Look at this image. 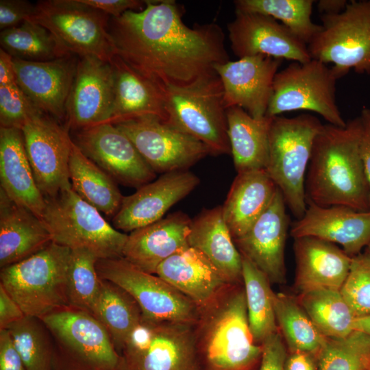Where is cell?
I'll return each mask as SVG.
<instances>
[{
  "mask_svg": "<svg viewBox=\"0 0 370 370\" xmlns=\"http://www.w3.org/2000/svg\"><path fill=\"white\" fill-rule=\"evenodd\" d=\"M92 316L106 328L120 355L130 334L140 323L142 312L125 290L101 279V293Z\"/></svg>",
  "mask_w": 370,
  "mask_h": 370,
  "instance_id": "cell-34",
  "label": "cell"
},
{
  "mask_svg": "<svg viewBox=\"0 0 370 370\" xmlns=\"http://www.w3.org/2000/svg\"><path fill=\"white\" fill-rule=\"evenodd\" d=\"M21 130L36 185L45 198L71 188L69 164L73 140L67 128L42 113L29 119Z\"/></svg>",
  "mask_w": 370,
  "mask_h": 370,
  "instance_id": "cell-15",
  "label": "cell"
},
{
  "mask_svg": "<svg viewBox=\"0 0 370 370\" xmlns=\"http://www.w3.org/2000/svg\"><path fill=\"white\" fill-rule=\"evenodd\" d=\"M297 299L326 338H343L354 331L356 317L340 290H313L300 293Z\"/></svg>",
  "mask_w": 370,
  "mask_h": 370,
  "instance_id": "cell-37",
  "label": "cell"
},
{
  "mask_svg": "<svg viewBox=\"0 0 370 370\" xmlns=\"http://www.w3.org/2000/svg\"><path fill=\"white\" fill-rule=\"evenodd\" d=\"M321 20V29L307 45L311 59L333 64L338 78L352 69L370 74V0L348 1L343 11Z\"/></svg>",
  "mask_w": 370,
  "mask_h": 370,
  "instance_id": "cell-10",
  "label": "cell"
},
{
  "mask_svg": "<svg viewBox=\"0 0 370 370\" xmlns=\"http://www.w3.org/2000/svg\"><path fill=\"white\" fill-rule=\"evenodd\" d=\"M0 44L13 58L25 61L45 62L71 55L48 29L29 21L1 30Z\"/></svg>",
  "mask_w": 370,
  "mask_h": 370,
  "instance_id": "cell-38",
  "label": "cell"
},
{
  "mask_svg": "<svg viewBox=\"0 0 370 370\" xmlns=\"http://www.w3.org/2000/svg\"><path fill=\"white\" fill-rule=\"evenodd\" d=\"M73 142L86 157L123 185L140 188L156 177V173L131 140L114 124L102 123L77 131Z\"/></svg>",
  "mask_w": 370,
  "mask_h": 370,
  "instance_id": "cell-16",
  "label": "cell"
},
{
  "mask_svg": "<svg viewBox=\"0 0 370 370\" xmlns=\"http://www.w3.org/2000/svg\"><path fill=\"white\" fill-rule=\"evenodd\" d=\"M370 336L354 330L343 338H327L316 357L318 370H366Z\"/></svg>",
  "mask_w": 370,
  "mask_h": 370,
  "instance_id": "cell-42",
  "label": "cell"
},
{
  "mask_svg": "<svg viewBox=\"0 0 370 370\" xmlns=\"http://www.w3.org/2000/svg\"><path fill=\"white\" fill-rule=\"evenodd\" d=\"M98 260L87 250H71L67 280L69 305L92 315L101 289V279L96 269Z\"/></svg>",
  "mask_w": 370,
  "mask_h": 370,
  "instance_id": "cell-41",
  "label": "cell"
},
{
  "mask_svg": "<svg viewBox=\"0 0 370 370\" xmlns=\"http://www.w3.org/2000/svg\"><path fill=\"white\" fill-rule=\"evenodd\" d=\"M282 62L281 59L258 55L217 65L215 71L223 85L226 109L238 106L254 118L264 117Z\"/></svg>",
  "mask_w": 370,
  "mask_h": 370,
  "instance_id": "cell-19",
  "label": "cell"
},
{
  "mask_svg": "<svg viewBox=\"0 0 370 370\" xmlns=\"http://www.w3.org/2000/svg\"><path fill=\"white\" fill-rule=\"evenodd\" d=\"M25 316L18 304L0 284V330L7 329Z\"/></svg>",
  "mask_w": 370,
  "mask_h": 370,
  "instance_id": "cell-49",
  "label": "cell"
},
{
  "mask_svg": "<svg viewBox=\"0 0 370 370\" xmlns=\"http://www.w3.org/2000/svg\"><path fill=\"white\" fill-rule=\"evenodd\" d=\"M114 125L156 173L186 170L210 154L201 141L158 117H138Z\"/></svg>",
  "mask_w": 370,
  "mask_h": 370,
  "instance_id": "cell-14",
  "label": "cell"
},
{
  "mask_svg": "<svg viewBox=\"0 0 370 370\" xmlns=\"http://www.w3.org/2000/svg\"><path fill=\"white\" fill-rule=\"evenodd\" d=\"M366 251L370 255V242L367 246Z\"/></svg>",
  "mask_w": 370,
  "mask_h": 370,
  "instance_id": "cell-56",
  "label": "cell"
},
{
  "mask_svg": "<svg viewBox=\"0 0 370 370\" xmlns=\"http://www.w3.org/2000/svg\"><path fill=\"white\" fill-rule=\"evenodd\" d=\"M113 99L110 63L93 56L78 58L66 106V127L79 131L109 123Z\"/></svg>",
  "mask_w": 370,
  "mask_h": 370,
  "instance_id": "cell-18",
  "label": "cell"
},
{
  "mask_svg": "<svg viewBox=\"0 0 370 370\" xmlns=\"http://www.w3.org/2000/svg\"><path fill=\"white\" fill-rule=\"evenodd\" d=\"M166 122L204 143L210 154L231 153L223 88L217 74L164 90Z\"/></svg>",
  "mask_w": 370,
  "mask_h": 370,
  "instance_id": "cell-8",
  "label": "cell"
},
{
  "mask_svg": "<svg viewBox=\"0 0 370 370\" xmlns=\"http://www.w3.org/2000/svg\"><path fill=\"white\" fill-rule=\"evenodd\" d=\"M114 77L112 124L142 116L167 119L164 90L114 55L110 61Z\"/></svg>",
  "mask_w": 370,
  "mask_h": 370,
  "instance_id": "cell-27",
  "label": "cell"
},
{
  "mask_svg": "<svg viewBox=\"0 0 370 370\" xmlns=\"http://www.w3.org/2000/svg\"><path fill=\"white\" fill-rule=\"evenodd\" d=\"M275 319L290 352H301L315 358L326 342L295 297L283 293L273 296Z\"/></svg>",
  "mask_w": 370,
  "mask_h": 370,
  "instance_id": "cell-35",
  "label": "cell"
},
{
  "mask_svg": "<svg viewBox=\"0 0 370 370\" xmlns=\"http://www.w3.org/2000/svg\"><path fill=\"white\" fill-rule=\"evenodd\" d=\"M242 281L250 330L254 341L261 345L268 336L278 330L274 309V292L267 275L243 256Z\"/></svg>",
  "mask_w": 370,
  "mask_h": 370,
  "instance_id": "cell-36",
  "label": "cell"
},
{
  "mask_svg": "<svg viewBox=\"0 0 370 370\" xmlns=\"http://www.w3.org/2000/svg\"><path fill=\"white\" fill-rule=\"evenodd\" d=\"M295 285L299 293L340 290L350 269L352 257L336 245L314 237L294 238Z\"/></svg>",
  "mask_w": 370,
  "mask_h": 370,
  "instance_id": "cell-26",
  "label": "cell"
},
{
  "mask_svg": "<svg viewBox=\"0 0 370 370\" xmlns=\"http://www.w3.org/2000/svg\"><path fill=\"white\" fill-rule=\"evenodd\" d=\"M290 234L294 238L309 236L339 245L354 257L370 242V210L307 202L304 214L292 223Z\"/></svg>",
  "mask_w": 370,
  "mask_h": 370,
  "instance_id": "cell-23",
  "label": "cell"
},
{
  "mask_svg": "<svg viewBox=\"0 0 370 370\" xmlns=\"http://www.w3.org/2000/svg\"><path fill=\"white\" fill-rule=\"evenodd\" d=\"M227 134L237 173L265 169L273 117L256 119L241 107L227 109Z\"/></svg>",
  "mask_w": 370,
  "mask_h": 370,
  "instance_id": "cell-32",
  "label": "cell"
},
{
  "mask_svg": "<svg viewBox=\"0 0 370 370\" xmlns=\"http://www.w3.org/2000/svg\"><path fill=\"white\" fill-rule=\"evenodd\" d=\"M359 116L345 127L323 125L316 136L305 181L306 201L370 210V185L360 153Z\"/></svg>",
  "mask_w": 370,
  "mask_h": 370,
  "instance_id": "cell-2",
  "label": "cell"
},
{
  "mask_svg": "<svg viewBox=\"0 0 370 370\" xmlns=\"http://www.w3.org/2000/svg\"><path fill=\"white\" fill-rule=\"evenodd\" d=\"M332 68L314 59L293 62L278 71L266 115L273 117L293 110H307L321 116L329 124L345 127L336 101L338 79Z\"/></svg>",
  "mask_w": 370,
  "mask_h": 370,
  "instance_id": "cell-12",
  "label": "cell"
},
{
  "mask_svg": "<svg viewBox=\"0 0 370 370\" xmlns=\"http://www.w3.org/2000/svg\"><path fill=\"white\" fill-rule=\"evenodd\" d=\"M284 370H318L316 358L301 352L290 353L286 358Z\"/></svg>",
  "mask_w": 370,
  "mask_h": 370,
  "instance_id": "cell-51",
  "label": "cell"
},
{
  "mask_svg": "<svg viewBox=\"0 0 370 370\" xmlns=\"http://www.w3.org/2000/svg\"><path fill=\"white\" fill-rule=\"evenodd\" d=\"M323 125L308 113L292 118L273 116L271 124L265 170L296 219L303 217L307 208L306 173L314 139Z\"/></svg>",
  "mask_w": 370,
  "mask_h": 370,
  "instance_id": "cell-4",
  "label": "cell"
},
{
  "mask_svg": "<svg viewBox=\"0 0 370 370\" xmlns=\"http://www.w3.org/2000/svg\"><path fill=\"white\" fill-rule=\"evenodd\" d=\"M288 225L286 205L278 188L269 206L249 230L234 240L241 254L272 283L286 282L285 245Z\"/></svg>",
  "mask_w": 370,
  "mask_h": 370,
  "instance_id": "cell-21",
  "label": "cell"
},
{
  "mask_svg": "<svg viewBox=\"0 0 370 370\" xmlns=\"http://www.w3.org/2000/svg\"><path fill=\"white\" fill-rule=\"evenodd\" d=\"M229 286L199 310L195 334L201 370H252L262 345L250 330L244 288Z\"/></svg>",
  "mask_w": 370,
  "mask_h": 370,
  "instance_id": "cell-3",
  "label": "cell"
},
{
  "mask_svg": "<svg viewBox=\"0 0 370 370\" xmlns=\"http://www.w3.org/2000/svg\"><path fill=\"white\" fill-rule=\"evenodd\" d=\"M1 189L15 203L40 218L45 198L36 185L22 130L0 127Z\"/></svg>",
  "mask_w": 370,
  "mask_h": 370,
  "instance_id": "cell-29",
  "label": "cell"
},
{
  "mask_svg": "<svg viewBox=\"0 0 370 370\" xmlns=\"http://www.w3.org/2000/svg\"><path fill=\"white\" fill-rule=\"evenodd\" d=\"M365 364L366 370H370V354L365 358Z\"/></svg>",
  "mask_w": 370,
  "mask_h": 370,
  "instance_id": "cell-55",
  "label": "cell"
},
{
  "mask_svg": "<svg viewBox=\"0 0 370 370\" xmlns=\"http://www.w3.org/2000/svg\"><path fill=\"white\" fill-rule=\"evenodd\" d=\"M16 83L13 58L0 49V86Z\"/></svg>",
  "mask_w": 370,
  "mask_h": 370,
  "instance_id": "cell-52",
  "label": "cell"
},
{
  "mask_svg": "<svg viewBox=\"0 0 370 370\" xmlns=\"http://www.w3.org/2000/svg\"><path fill=\"white\" fill-rule=\"evenodd\" d=\"M42 113L17 83L0 86L1 127L21 130L29 119Z\"/></svg>",
  "mask_w": 370,
  "mask_h": 370,
  "instance_id": "cell-44",
  "label": "cell"
},
{
  "mask_svg": "<svg viewBox=\"0 0 370 370\" xmlns=\"http://www.w3.org/2000/svg\"><path fill=\"white\" fill-rule=\"evenodd\" d=\"M78 58L71 54L45 62L13 58L16 82L40 110L56 121L66 120Z\"/></svg>",
  "mask_w": 370,
  "mask_h": 370,
  "instance_id": "cell-22",
  "label": "cell"
},
{
  "mask_svg": "<svg viewBox=\"0 0 370 370\" xmlns=\"http://www.w3.org/2000/svg\"><path fill=\"white\" fill-rule=\"evenodd\" d=\"M188 245L200 251L232 284L242 281V256L223 218L222 206L203 210L192 220Z\"/></svg>",
  "mask_w": 370,
  "mask_h": 370,
  "instance_id": "cell-30",
  "label": "cell"
},
{
  "mask_svg": "<svg viewBox=\"0 0 370 370\" xmlns=\"http://www.w3.org/2000/svg\"><path fill=\"white\" fill-rule=\"evenodd\" d=\"M99 277L125 290L138 303L142 317L154 321L196 324L199 308L156 274L147 273L123 258L99 259Z\"/></svg>",
  "mask_w": 370,
  "mask_h": 370,
  "instance_id": "cell-13",
  "label": "cell"
},
{
  "mask_svg": "<svg viewBox=\"0 0 370 370\" xmlns=\"http://www.w3.org/2000/svg\"><path fill=\"white\" fill-rule=\"evenodd\" d=\"M41 219L55 243L71 250H87L98 259L123 258L128 234L107 222L72 187L45 198Z\"/></svg>",
  "mask_w": 370,
  "mask_h": 370,
  "instance_id": "cell-7",
  "label": "cell"
},
{
  "mask_svg": "<svg viewBox=\"0 0 370 370\" xmlns=\"http://www.w3.org/2000/svg\"><path fill=\"white\" fill-rule=\"evenodd\" d=\"M35 6L29 21L48 29L68 53L110 62L115 51L109 15L80 0H44Z\"/></svg>",
  "mask_w": 370,
  "mask_h": 370,
  "instance_id": "cell-11",
  "label": "cell"
},
{
  "mask_svg": "<svg viewBox=\"0 0 370 370\" xmlns=\"http://www.w3.org/2000/svg\"><path fill=\"white\" fill-rule=\"evenodd\" d=\"M346 0H320L317 9L323 14H335L343 11L347 4Z\"/></svg>",
  "mask_w": 370,
  "mask_h": 370,
  "instance_id": "cell-53",
  "label": "cell"
},
{
  "mask_svg": "<svg viewBox=\"0 0 370 370\" xmlns=\"http://www.w3.org/2000/svg\"><path fill=\"white\" fill-rule=\"evenodd\" d=\"M227 30L231 49L239 58L262 55L301 63L311 60L307 45L271 16L236 10Z\"/></svg>",
  "mask_w": 370,
  "mask_h": 370,
  "instance_id": "cell-17",
  "label": "cell"
},
{
  "mask_svg": "<svg viewBox=\"0 0 370 370\" xmlns=\"http://www.w3.org/2000/svg\"><path fill=\"white\" fill-rule=\"evenodd\" d=\"M35 10L36 6L26 0H1L0 29L3 30L29 21Z\"/></svg>",
  "mask_w": 370,
  "mask_h": 370,
  "instance_id": "cell-46",
  "label": "cell"
},
{
  "mask_svg": "<svg viewBox=\"0 0 370 370\" xmlns=\"http://www.w3.org/2000/svg\"><path fill=\"white\" fill-rule=\"evenodd\" d=\"M199 177L187 170L163 173L133 194L123 197L121 206L112 217L118 230L132 232L153 223L199 184Z\"/></svg>",
  "mask_w": 370,
  "mask_h": 370,
  "instance_id": "cell-20",
  "label": "cell"
},
{
  "mask_svg": "<svg viewBox=\"0 0 370 370\" xmlns=\"http://www.w3.org/2000/svg\"><path fill=\"white\" fill-rule=\"evenodd\" d=\"M195 324L142 317L120 354V370H201Z\"/></svg>",
  "mask_w": 370,
  "mask_h": 370,
  "instance_id": "cell-9",
  "label": "cell"
},
{
  "mask_svg": "<svg viewBox=\"0 0 370 370\" xmlns=\"http://www.w3.org/2000/svg\"><path fill=\"white\" fill-rule=\"evenodd\" d=\"M340 292L356 317L370 315V255L366 251L352 257Z\"/></svg>",
  "mask_w": 370,
  "mask_h": 370,
  "instance_id": "cell-43",
  "label": "cell"
},
{
  "mask_svg": "<svg viewBox=\"0 0 370 370\" xmlns=\"http://www.w3.org/2000/svg\"><path fill=\"white\" fill-rule=\"evenodd\" d=\"M261 345L259 370H284L288 355L286 346L279 330L268 336Z\"/></svg>",
  "mask_w": 370,
  "mask_h": 370,
  "instance_id": "cell-45",
  "label": "cell"
},
{
  "mask_svg": "<svg viewBox=\"0 0 370 370\" xmlns=\"http://www.w3.org/2000/svg\"><path fill=\"white\" fill-rule=\"evenodd\" d=\"M53 341V370H120L121 358L92 314L66 306L39 318Z\"/></svg>",
  "mask_w": 370,
  "mask_h": 370,
  "instance_id": "cell-6",
  "label": "cell"
},
{
  "mask_svg": "<svg viewBox=\"0 0 370 370\" xmlns=\"http://www.w3.org/2000/svg\"><path fill=\"white\" fill-rule=\"evenodd\" d=\"M192 219L177 212L128 234L123 258L138 269L156 274L166 259L188 247Z\"/></svg>",
  "mask_w": 370,
  "mask_h": 370,
  "instance_id": "cell-24",
  "label": "cell"
},
{
  "mask_svg": "<svg viewBox=\"0 0 370 370\" xmlns=\"http://www.w3.org/2000/svg\"><path fill=\"white\" fill-rule=\"evenodd\" d=\"M277 190L265 169L237 173L222 206L223 218L234 240L249 230L269 206Z\"/></svg>",
  "mask_w": 370,
  "mask_h": 370,
  "instance_id": "cell-31",
  "label": "cell"
},
{
  "mask_svg": "<svg viewBox=\"0 0 370 370\" xmlns=\"http://www.w3.org/2000/svg\"><path fill=\"white\" fill-rule=\"evenodd\" d=\"M156 274L190 299L199 310L214 302L233 285L200 251L190 246L163 261Z\"/></svg>",
  "mask_w": 370,
  "mask_h": 370,
  "instance_id": "cell-25",
  "label": "cell"
},
{
  "mask_svg": "<svg viewBox=\"0 0 370 370\" xmlns=\"http://www.w3.org/2000/svg\"><path fill=\"white\" fill-rule=\"evenodd\" d=\"M312 0H237L236 10L265 14L288 28L307 45L321 29L312 22Z\"/></svg>",
  "mask_w": 370,
  "mask_h": 370,
  "instance_id": "cell-39",
  "label": "cell"
},
{
  "mask_svg": "<svg viewBox=\"0 0 370 370\" xmlns=\"http://www.w3.org/2000/svg\"><path fill=\"white\" fill-rule=\"evenodd\" d=\"M25 370H53V341L38 317L25 316L7 328Z\"/></svg>",
  "mask_w": 370,
  "mask_h": 370,
  "instance_id": "cell-40",
  "label": "cell"
},
{
  "mask_svg": "<svg viewBox=\"0 0 370 370\" xmlns=\"http://www.w3.org/2000/svg\"><path fill=\"white\" fill-rule=\"evenodd\" d=\"M183 13L175 1H146L140 11L110 17L115 55L164 90L217 74L230 61L223 30L214 23L189 27Z\"/></svg>",
  "mask_w": 370,
  "mask_h": 370,
  "instance_id": "cell-1",
  "label": "cell"
},
{
  "mask_svg": "<svg viewBox=\"0 0 370 370\" xmlns=\"http://www.w3.org/2000/svg\"><path fill=\"white\" fill-rule=\"evenodd\" d=\"M0 370H25L8 329L0 330Z\"/></svg>",
  "mask_w": 370,
  "mask_h": 370,
  "instance_id": "cell-47",
  "label": "cell"
},
{
  "mask_svg": "<svg viewBox=\"0 0 370 370\" xmlns=\"http://www.w3.org/2000/svg\"><path fill=\"white\" fill-rule=\"evenodd\" d=\"M359 117L361 123L360 153L370 185V108H363Z\"/></svg>",
  "mask_w": 370,
  "mask_h": 370,
  "instance_id": "cell-50",
  "label": "cell"
},
{
  "mask_svg": "<svg viewBox=\"0 0 370 370\" xmlns=\"http://www.w3.org/2000/svg\"><path fill=\"white\" fill-rule=\"evenodd\" d=\"M69 171L73 190L101 213L114 217L123 201L115 181L86 157L73 142Z\"/></svg>",
  "mask_w": 370,
  "mask_h": 370,
  "instance_id": "cell-33",
  "label": "cell"
},
{
  "mask_svg": "<svg viewBox=\"0 0 370 370\" xmlns=\"http://www.w3.org/2000/svg\"><path fill=\"white\" fill-rule=\"evenodd\" d=\"M43 221L0 188V267L21 262L51 243Z\"/></svg>",
  "mask_w": 370,
  "mask_h": 370,
  "instance_id": "cell-28",
  "label": "cell"
},
{
  "mask_svg": "<svg viewBox=\"0 0 370 370\" xmlns=\"http://www.w3.org/2000/svg\"><path fill=\"white\" fill-rule=\"evenodd\" d=\"M107 14L110 17H119L124 12L133 10L140 11L145 5L146 1L139 0H80Z\"/></svg>",
  "mask_w": 370,
  "mask_h": 370,
  "instance_id": "cell-48",
  "label": "cell"
},
{
  "mask_svg": "<svg viewBox=\"0 0 370 370\" xmlns=\"http://www.w3.org/2000/svg\"><path fill=\"white\" fill-rule=\"evenodd\" d=\"M354 329L370 336V315L356 317L354 321Z\"/></svg>",
  "mask_w": 370,
  "mask_h": 370,
  "instance_id": "cell-54",
  "label": "cell"
},
{
  "mask_svg": "<svg viewBox=\"0 0 370 370\" xmlns=\"http://www.w3.org/2000/svg\"><path fill=\"white\" fill-rule=\"evenodd\" d=\"M71 249L53 242L16 264L1 269L0 284L25 316L40 318L69 306L67 280Z\"/></svg>",
  "mask_w": 370,
  "mask_h": 370,
  "instance_id": "cell-5",
  "label": "cell"
}]
</instances>
